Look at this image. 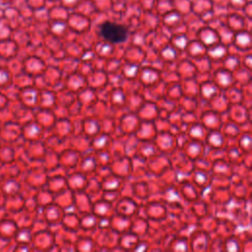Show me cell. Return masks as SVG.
Wrapping results in <instances>:
<instances>
[{"mask_svg": "<svg viewBox=\"0 0 252 252\" xmlns=\"http://www.w3.org/2000/svg\"><path fill=\"white\" fill-rule=\"evenodd\" d=\"M101 35L108 42L119 43H123L127 38V30L121 25L106 22L101 26Z\"/></svg>", "mask_w": 252, "mask_h": 252, "instance_id": "obj_1", "label": "cell"}]
</instances>
